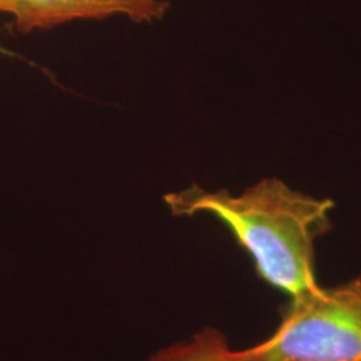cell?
I'll return each mask as SVG.
<instances>
[{"instance_id": "cell-3", "label": "cell", "mask_w": 361, "mask_h": 361, "mask_svg": "<svg viewBox=\"0 0 361 361\" xmlns=\"http://www.w3.org/2000/svg\"><path fill=\"white\" fill-rule=\"evenodd\" d=\"M168 10L165 0H0V13L11 15L13 26L23 34L77 19H104L113 15L150 23L162 19Z\"/></svg>"}, {"instance_id": "cell-4", "label": "cell", "mask_w": 361, "mask_h": 361, "mask_svg": "<svg viewBox=\"0 0 361 361\" xmlns=\"http://www.w3.org/2000/svg\"><path fill=\"white\" fill-rule=\"evenodd\" d=\"M143 361H234V350L222 331L205 326L188 340L155 350Z\"/></svg>"}, {"instance_id": "cell-1", "label": "cell", "mask_w": 361, "mask_h": 361, "mask_svg": "<svg viewBox=\"0 0 361 361\" xmlns=\"http://www.w3.org/2000/svg\"><path fill=\"white\" fill-rule=\"evenodd\" d=\"M173 216L209 214L222 222L250 256L258 277L289 297L319 284L316 241L332 229L335 202L268 177L232 194L193 185L164 197Z\"/></svg>"}, {"instance_id": "cell-2", "label": "cell", "mask_w": 361, "mask_h": 361, "mask_svg": "<svg viewBox=\"0 0 361 361\" xmlns=\"http://www.w3.org/2000/svg\"><path fill=\"white\" fill-rule=\"evenodd\" d=\"M234 361H361V274L290 297L276 331Z\"/></svg>"}]
</instances>
